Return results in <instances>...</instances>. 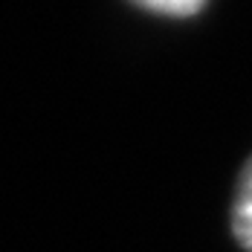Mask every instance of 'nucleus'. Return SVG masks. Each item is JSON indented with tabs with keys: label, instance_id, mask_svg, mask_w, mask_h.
Instances as JSON below:
<instances>
[{
	"label": "nucleus",
	"instance_id": "nucleus-1",
	"mask_svg": "<svg viewBox=\"0 0 252 252\" xmlns=\"http://www.w3.org/2000/svg\"><path fill=\"white\" fill-rule=\"evenodd\" d=\"M229 232L244 252H252V157L244 162L229 203Z\"/></svg>",
	"mask_w": 252,
	"mask_h": 252
},
{
	"label": "nucleus",
	"instance_id": "nucleus-2",
	"mask_svg": "<svg viewBox=\"0 0 252 252\" xmlns=\"http://www.w3.org/2000/svg\"><path fill=\"white\" fill-rule=\"evenodd\" d=\"M136 9L157 15V18H171V21H189L197 18L203 9L209 6V0H130Z\"/></svg>",
	"mask_w": 252,
	"mask_h": 252
}]
</instances>
